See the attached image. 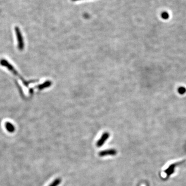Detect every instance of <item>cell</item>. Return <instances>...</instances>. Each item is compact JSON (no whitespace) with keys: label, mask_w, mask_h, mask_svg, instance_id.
Wrapping results in <instances>:
<instances>
[{"label":"cell","mask_w":186,"mask_h":186,"mask_svg":"<svg viewBox=\"0 0 186 186\" xmlns=\"http://www.w3.org/2000/svg\"><path fill=\"white\" fill-rule=\"evenodd\" d=\"M178 92L181 95L185 94L186 93V88L184 86H180L178 88Z\"/></svg>","instance_id":"ba28073f"},{"label":"cell","mask_w":186,"mask_h":186,"mask_svg":"<svg viewBox=\"0 0 186 186\" xmlns=\"http://www.w3.org/2000/svg\"><path fill=\"white\" fill-rule=\"evenodd\" d=\"M1 64L2 65L5 66L8 69L10 70V72H12V73L14 74L15 75L19 77V78H20L21 79L23 83V84H25V85L28 86V85L30 83V82H28V81H25V80H23V78H22L19 75V74H18V72H17L16 70H14V68L12 66L10 65V64L6 61V60H4V59L2 60V61H1Z\"/></svg>","instance_id":"6da1fadb"},{"label":"cell","mask_w":186,"mask_h":186,"mask_svg":"<svg viewBox=\"0 0 186 186\" xmlns=\"http://www.w3.org/2000/svg\"><path fill=\"white\" fill-rule=\"evenodd\" d=\"M109 137V133H108V132H105L104 134H103L102 137L100 138V139L97 143V146L98 147L101 146L104 144L106 139H108Z\"/></svg>","instance_id":"3957f363"},{"label":"cell","mask_w":186,"mask_h":186,"mask_svg":"<svg viewBox=\"0 0 186 186\" xmlns=\"http://www.w3.org/2000/svg\"><path fill=\"white\" fill-rule=\"evenodd\" d=\"M117 153V151L115 149H109V150H106L104 151H101L99 153V155L102 157L104 156L107 155H115Z\"/></svg>","instance_id":"277c9868"},{"label":"cell","mask_w":186,"mask_h":186,"mask_svg":"<svg viewBox=\"0 0 186 186\" xmlns=\"http://www.w3.org/2000/svg\"><path fill=\"white\" fill-rule=\"evenodd\" d=\"M51 85V82L50 81H47V82H45L43 84H41L39 86H37V88H38L40 90H43V88H46L50 86Z\"/></svg>","instance_id":"8992f818"},{"label":"cell","mask_w":186,"mask_h":186,"mask_svg":"<svg viewBox=\"0 0 186 186\" xmlns=\"http://www.w3.org/2000/svg\"><path fill=\"white\" fill-rule=\"evenodd\" d=\"M15 32L16 33L17 39L18 41V48L20 50H22L24 48V43L23 40L22 36L20 30L18 27H15Z\"/></svg>","instance_id":"7a4b0ae2"},{"label":"cell","mask_w":186,"mask_h":186,"mask_svg":"<svg viewBox=\"0 0 186 186\" xmlns=\"http://www.w3.org/2000/svg\"><path fill=\"white\" fill-rule=\"evenodd\" d=\"M161 16L162 18H163L164 19H166H166H168L169 18V14L166 12H164L161 14Z\"/></svg>","instance_id":"9c48e42d"},{"label":"cell","mask_w":186,"mask_h":186,"mask_svg":"<svg viewBox=\"0 0 186 186\" xmlns=\"http://www.w3.org/2000/svg\"><path fill=\"white\" fill-rule=\"evenodd\" d=\"M73 1H79V0H72Z\"/></svg>","instance_id":"30bf717a"},{"label":"cell","mask_w":186,"mask_h":186,"mask_svg":"<svg viewBox=\"0 0 186 186\" xmlns=\"http://www.w3.org/2000/svg\"><path fill=\"white\" fill-rule=\"evenodd\" d=\"M61 182V179L60 178H57L49 186H57Z\"/></svg>","instance_id":"52a82bcc"},{"label":"cell","mask_w":186,"mask_h":186,"mask_svg":"<svg viewBox=\"0 0 186 186\" xmlns=\"http://www.w3.org/2000/svg\"><path fill=\"white\" fill-rule=\"evenodd\" d=\"M5 127L7 131H9L10 133L14 132L15 130V128L14 125H12V123L9 122H7L5 124Z\"/></svg>","instance_id":"5b68a950"}]
</instances>
